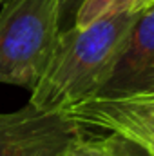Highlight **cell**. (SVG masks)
<instances>
[{
    "label": "cell",
    "mask_w": 154,
    "mask_h": 156,
    "mask_svg": "<svg viewBox=\"0 0 154 156\" xmlns=\"http://www.w3.org/2000/svg\"><path fill=\"white\" fill-rule=\"evenodd\" d=\"M140 11H120L87 26L60 31L49 64L31 89L29 104L65 113L96 96L114 69Z\"/></svg>",
    "instance_id": "1"
},
{
    "label": "cell",
    "mask_w": 154,
    "mask_h": 156,
    "mask_svg": "<svg viewBox=\"0 0 154 156\" xmlns=\"http://www.w3.org/2000/svg\"><path fill=\"white\" fill-rule=\"evenodd\" d=\"M60 35L58 0L0 2V83L33 89Z\"/></svg>",
    "instance_id": "2"
},
{
    "label": "cell",
    "mask_w": 154,
    "mask_h": 156,
    "mask_svg": "<svg viewBox=\"0 0 154 156\" xmlns=\"http://www.w3.org/2000/svg\"><path fill=\"white\" fill-rule=\"evenodd\" d=\"M65 115L82 133L116 134L154 156V96H93Z\"/></svg>",
    "instance_id": "3"
},
{
    "label": "cell",
    "mask_w": 154,
    "mask_h": 156,
    "mask_svg": "<svg viewBox=\"0 0 154 156\" xmlns=\"http://www.w3.org/2000/svg\"><path fill=\"white\" fill-rule=\"evenodd\" d=\"M82 134L65 113L42 111L29 102L0 113V156H60Z\"/></svg>",
    "instance_id": "4"
},
{
    "label": "cell",
    "mask_w": 154,
    "mask_h": 156,
    "mask_svg": "<svg viewBox=\"0 0 154 156\" xmlns=\"http://www.w3.org/2000/svg\"><path fill=\"white\" fill-rule=\"evenodd\" d=\"M154 96V5L138 13L111 78L96 96Z\"/></svg>",
    "instance_id": "5"
},
{
    "label": "cell",
    "mask_w": 154,
    "mask_h": 156,
    "mask_svg": "<svg viewBox=\"0 0 154 156\" xmlns=\"http://www.w3.org/2000/svg\"><path fill=\"white\" fill-rule=\"evenodd\" d=\"M60 156H151L116 134H89L83 133Z\"/></svg>",
    "instance_id": "6"
},
{
    "label": "cell",
    "mask_w": 154,
    "mask_h": 156,
    "mask_svg": "<svg viewBox=\"0 0 154 156\" xmlns=\"http://www.w3.org/2000/svg\"><path fill=\"white\" fill-rule=\"evenodd\" d=\"M138 0H83L80 9H78L76 16H75V24L73 26H87L102 16L120 13V11H134Z\"/></svg>",
    "instance_id": "7"
},
{
    "label": "cell",
    "mask_w": 154,
    "mask_h": 156,
    "mask_svg": "<svg viewBox=\"0 0 154 156\" xmlns=\"http://www.w3.org/2000/svg\"><path fill=\"white\" fill-rule=\"evenodd\" d=\"M83 0H58V9H60V31L69 29L75 24L78 9Z\"/></svg>",
    "instance_id": "8"
},
{
    "label": "cell",
    "mask_w": 154,
    "mask_h": 156,
    "mask_svg": "<svg viewBox=\"0 0 154 156\" xmlns=\"http://www.w3.org/2000/svg\"><path fill=\"white\" fill-rule=\"evenodd\" d=\"M151 5H154V0H138L136 5H134V11H143Z\"/></svg>",
    "instance_id": "9"
},
{
    "label": "cell",
    "mask_w": 154,
    "mask_h": 156,
    "mask_svg": "<svg viewBox=\"0 0 154 156\" xmlns=\"http://www.w3.org/2000/svg\"><path fill=\"white\" fill-rule=\"evenodd\" d=\"M0 2H2V0H0Z\"/></svg>",
    "instance_id": "10"
}]
</instances>
